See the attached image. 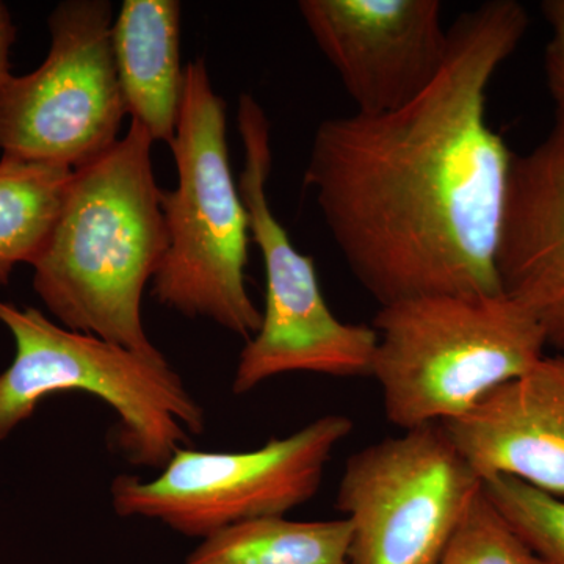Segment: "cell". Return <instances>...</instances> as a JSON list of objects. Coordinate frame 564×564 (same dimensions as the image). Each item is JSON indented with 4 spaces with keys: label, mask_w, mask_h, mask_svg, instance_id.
<instances>
[{
    "label": "cell",
    "mask_w": 564,
    "mask_h": 564,
    "mask_svg": "<svg viewBox=\"0 0 564 564\" xmlns=\"http://www.w3.org/2000/svg\"><path fill=\"white\" fill-rule=\"evenodd\" d=\"M73 170L54 163L0 159V285L20 263L43 251L61 212Z\"/></svg>",
    "instance_id": "cell-15"
},
{
    "label": "cell",
    "mask_w": 564,
    "mask_h": 564,
    "mask_svg": "<svg viewBox=\"0 0 564 564\" xmlns=\"http://www.w3.org/2000/svg\"><path fill=\"white\" fill-rule=\"evenodd\" d=\"M481 488L441 423L367 445L337 488L351 527L348 564L440 563Z\"/></svg>",
    "instance_id": "cell-8"
},
{
    "label": "cell",
    "mask_w": 564,
    "mask_h": 564,
    "mask_svg": "<svg viewBox=\"0 0 564 564\" xmlns=\"http://www.w3.org/2000/svg\"><path fill=\"white\" fill-rule=\"evenodd\" d=\"M152 144L131 121L110 151L76 170L32 263L33 289L62 326L135 351L155 350L141 300L166 250Z\"/></svg>",
    "instance_id": "cell-2"
},
{
    "label": "cell",
    "mask_w": 564,
    "mask_h": 564,
    "mask_svg": "<svg viewBox=\"0 0 564 564\" xmlns=\"http://www.w3.org/2000/svg\"><path fill=\"white\" fill-rule=\"evenodd\" d=\"M113 7L65 0L52 10L46 61L0 88V151L76 170L120 140L126 117L111 50Z\"/></svg>",
    "instance_id": "cell-9"
},
{
    "label": "cell",
    "mask_w": 564,
    "mask_h": 564,
    "mask_svg": "<svg viewBox=\"0 0 564 564\" xmlns=\"http://www.w3.org/2000/svg\"><path fill=\"white\" fill-rule=\"evenodd\" d=\"M350 541L347 518L291 521L269 516L204 538L184 564H348Z\"/></svg>",
    "instance_id": "cell-14"
},
{
    "label": "cell",
    "mask_w": 564,
    "mask_h": 564,
    "mask_svg": "<svg viewBox=\"0 0 564 564\" xmlns=\"http://www.w3.org/2000/svg\"><path fill=\"white\" fill-rule=\"evenodd\" d=\"M181 2L126 0L111 25V50L126 115L152 141L172 144L184 98Z\"/></svg>",
    "instance_id": "cell-13"
},
{
    "label": "cell",
    "mask_w": 564,
    "mask_h": 564,
    "mask_svg": "<svg viewBox=\"0 0 564 564\" xmlns=\"http://www.w3.org/2000/svg\"><path fill=\"white\" fill-rule=\"evenodd\" d=\"M372 377L400 430L455 421L543 358L545 336L499 295H434L381 306Z\"/></svg>",
    "instance_id": "cell-4"
},
{
    "label": "cell",
    "mask_w": 564,
    "mask_h": 564,
    "mask_svg": "<svg viewBox=\"0 0 564 564\" xmlns=\"http://www.w3.org/2000/svg\"><path fill=\"white\" fill-rule=\"evenodd\" d=\"M14 41H17V25L11 18L9 7L0 0V88L13 77L10 54Z\"/></svg>",
    "instance_id": "cell-19"
},
{
    "label": "cell",
    "mask_w": 564,
    "mask_h": 564,
    "mask_svg": "<svg viewBox=\"0 0 564 564\" xmlns=\"http://www.w3.org/2000/svg\"><path fill=\"white\" fill-rule=\"evenodd\" d=\"M351 432L350 417L328 414L254 451L181 447L152 480L118 475L111 507L121 518L152 519L202 540L251 519L285 516L317 494L326 464Z\"/></svg>",
    "instance_id": "cell-7"
},
{
    "label": "cell",
    "mask_w": 564,
    "mask_h": 564,
    "mask_svg": "<svg viewBox=\"0 0 564 564\" xmlns=\"http://www.w3.org/2000/svg\"><path fill=\"white\" fill-rule=\"evenodd\" d=\"M0 323L17 344L13 362L0 373V441L44 399L69 391L91 393L117 413L113 444L133 466L161 470L204 433L202 404L158 348L129 350L3 300Z\"/></svg>",
    "instance_id": "cell-5"
},
{
    "label": "cell",
    "mask_w": 564,
    "mask_h": 564,
    "mask_svg": "<svg viewBox=\"0 0 564 564\" xmlns=\"http://www.w3.org/2000/svg\"><path fill=\"white\" fill-rule=\"evenodd\" d=\"M443 426L481 481L510 477L564 497V355L543 356Z\"/></svg>",
    "instance_id": "cell-12"
},
{
    "label": "cell",
    "mask_w": 564,
    "mask_h": 564,
    "mask_svg": "<svg viewBox=\"0 0 564 564\" xmlns=\"http://www.w3.org/2000/svg\"><path fill=\"white\" fill-rule=\"evenodd\" d=\"M226 104L203 57L185 68L176 137L170 144L177 185L161 192L166 250L152 278V295L185 317L207 318L250 340L262 313L245 270L250 218L229 161Z\"/></svg>",
    "instance_id": "cell-3"
},
{
    "label": "cell",
    "mask_w": 564,
    "mask_h": 564,
    "mask_svg": "<svg viewBox=\"0 0 564 564\" xmlns=\"http://www.w3.org/2000/svg\"><path fill=\"white\" fill-rule=\"evenodd\" d=\"M529 24L516 0L481 3L448 29L443 69L414 101L318 124L304 187L380 307L503 293L497 251L514 154L488 124L486 98Z\"/></svg>",
    "instance_id": "cell-1"
},
{
    "label": "cell",
    "mask_w": 564,
    "mask_h": 564,
    "mask_svg": "<svg viewBox=\"0 0 564 564\" xmlns=\"http://www.w3.org/2000/svg\"><path fill=\"white\" fill-rule=\"evenodd\" d=\"M237 124L245 152L239 188L250 218L251 240L261 251L265 306L261 328L240 352L232 392L242 395L285 373L372 377L377 332L333 314L314 259L296 250L273 214L267 193L273 158L270 122L251 95L240 96Z\"/></svg>",
    "instance_id": "cell-6"
},
{
    "label": "cell",
    "mask_w": 564,
    "mask_h": 564,
    "mask_svg": "<svg viewBox=\"0 0 564 564\" xmlns=\"http://www.w3.org/2000/svg\"><path fill=\"white\" fill-rule=\"evenodd\" d=\"M437 564H545L505 522L481 488Z\"/></svg>",
    "instance_id": "cell-17"
},
{
    "label": "cell",
    "mask_w": 564,
    "mask_h": 564,
    "mask_svg": "<svg viewBox=\"0 0 564 564\" xmlns=\"http://www.w3.org/2000/svg\"><path fill=\"white\" fill-rule=\"evenodd\" d=\"M484 492L538 558L564 564V497L510 477L486 478Z\"/></svg>",
    "instance_id": "cell-16"
},
{
    "label": "cell",
    "mask_w": 564,
    "mask_h": 564,
    "mask_svg": "<svg viewBox=\"0 0 564 564\" xmlns=\"http://www.w3.org/2000/svg\"><path fill=\"white\" fill-rule=\"evenodd\" d=\"M299 11L356 113L402 109L447 58L451 35L440 0H302Z\"/></svg>",
    "instance_id": "cell-10"
},
{
    "label": "cell",
    "mask_w": 564,
    "mask_h": 564,
    "mask_svg": "<svg viewBox=\"0 0 564 564\" xmlns=\"http://www.w3.org/2000/svg\"><path fill=\"white\" fill-rule=\"evenodd\" d=\"M541 10L552 31L545 50V76L556 113L564 115V0H545Z\"/></svg>",
    "instance_id": "cell-18"
},
{
    "label": "cell",
    "mask_w": 564,
    "mask_h": 564,
    "mask_svg": "<svg viewBox=\"0 0 564 564\" xmlns=\"http://www.w3.org/2000/svg\"><path fill=\"white\" fill-rule=\"evenodd\" d=\"M505 295L564 355V115L529 154L514 155L497 251Z\"/></svg>",
    "instance_id": "cell-11"
}]
</instances>
